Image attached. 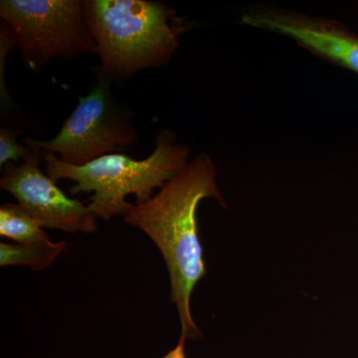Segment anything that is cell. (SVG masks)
Returning <instances> with one entry per match:
<instances>
[{
  "label": "cell",
  "mask_w": 358,
  "mask_h": 358,
  "mask_svg": "<svg viewBox=\"0 0 358 358\" xmlns=\"http://www.w3.org/2000/svg\"><path fill=\"white\" fill-rule=\"evenodd\" d=\"M214 197L224 204L216 185V167L207 154H199L160 188L155 196L131 204L124 215L129 225L143 230L157 245L166 261L171 279V299L178 308L181 336H200L190 312V298L206 274L203 248L197 226L201 200Z\"/></svg>",
  "instance_id": "cell-1"
},
{
  "label": "cell",
  "mask_w": 358,
  "mask_h": 358,
  "mask_svg": "<svg viewBox=\"0 0 358 358\" xmlns=\"http://www.w3.org/2000/svg\"><path fill=\"white\" fill-rule=\"evenodd\" d=\"M84 15L110 79L166 64L187 29L166 4L148 0H85Z\"/></svg>",
  "instance_id": "cell-2"
},
{
  "label": "cell",
  "mask_w": 358,
  "mask_h": 358,
  "mask_svg": "<svg viewBox=\"0 0 358 358\" xmlns=\"http://www.w3.org/2000/svg\"><path fill=\"white\" fill-rule=\"evenodd\" d=\"M190 150L176 143V136L162 129L155 138V148L147 159L136 160L128 155H103L82 166H70L51 152H42L47 174L55 182L69 179L75 182L70 192H93L89 207L96 217L110 221L128 211L127 196L134 194L136 204L152 197L155 188H162L188 164Z\"/></svg>",
  "instance_id": "cell-3"
},
{
  "label": "cell",
  "mask_w": 358,
  "mask_h": 358,
  "mask_svg": "<svg viewBox=\"0 0 358 358\" xmlns=\"http://www.w3.org/2000/svg\"><path fill=\"white\" fill-rule=\"evenodd\" d=\"M0 17L13 31L26 68L34 72L57 58L96 53L80 0H2Z\"/></svg>",
  "instance_id": "cell-4"
},
{
  "label": "cell",
  "mask_w": 358,
  "mask_h": 358,
  "mask_svg": "<svg viewBox=\"0 0 358 358\" xmlns=\"http://www.w3.org/2000/svg\"><path fill=\"white\" fill-rule=\"evenodd\" d=\"M102 72L88 95L79 96L76 109L50 141L25 138V145L60 155L70 166H82L103 155L119 154L138 140L131 117L115 101Z\"/></svg>",
  "instance_id": "cell-5"
},
{
  "label": "cell",
  "mask_w": 358,
  "mask_h": 358,
  "mask_svg": "<svg viewBox=\"0 0 358 358\" xmlns=\"http://www.w3.org/2000/svg\"><path fill=\"white\" fill-rule=\"evenodd\" d=\"M20 162L1 169L0 188L18 200V204L43 228L66 232H96V215L79 200L70 199L40 169L42 150L30 147Z\"/></svg>",
  "instance_id": "cell-6"
},
{
  "label": "cell",
  "mask_w": 358,
  "mask_h": 358,
  "mask_svg": "<svg viewBox=\"0 0 358 358\" xmlns=\"http://www.w3.org/2000/svg\"><path fill=\"white\" fill-rule=\"evenodd\" d=\"M242 22L289 37L315 55L358 75V35L338 21L267 8L245 13Z\"/></svg>",
  "instance_id": "cell-7"
},
{
  "label": "cell",
  "mask_w": 358,
  "mask_h": 358,
  "mask_svg": "<svg viewBox=\"0 0 358 358\" xmlns=\"http://www.w3.org/2000/svg\"><path fill=\"white\" fill-rule=\"evenodd\" d=\"M0 235L21 245L51 242L43 227L20 204L4 203L0 207Z\"/></svg>",
  "instance_id": "cell-8"
},
{
  "label": "cell",
  "mask_w": 358,
  "mask_h": 358,
  "mask_svg": "<svg viewBox=\"0 0 358 358\" xmlns=\"http://www.w3.org/2000/svg\"><path fill=\"white\" fill-rule=\"evenodd\" d=\"M66 248L65 241L41 245L0 243V266L25 265L33 270H43L52 265Z\"/></svg>",
  "instance_id": "cell-9"
},
{
  "label": "cell",
  "mask_w": 358,
  "mask_h": 358,
  "mask_svg": "<svg viewBox=\"0 0 358 358\" xmlns=\"http://www.w3.org/2000/svg\"><path fill=\"white\" fill-rule=\"evenodd\" d=\"M17 131L13 129H0V166L8 162H20L28 154L29 148L17 143Z\"/></svg>",
  "instance_id": "cell-10"
},
{
  "label": "cell",
  "mask_w": 358,
  "mask_h": 358,
  "mask_svg": "<svg viewBox=\"0 0 358 358\" xmlns=\"http://www.w3.org/2000/svg\"><path fill=\"white\" fill-rule=\"evenodd\" d=\"M185 341L186 338L185 336H181L180 339H179L178 345L173 348V350H171L166 357L162 358H186L185 357Z\"/></svg>",
  "instance_id": "cell-11"
}]
</instances>
